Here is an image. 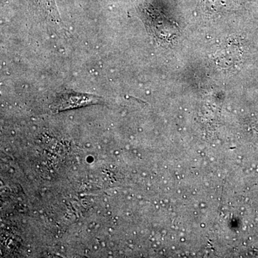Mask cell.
I'll return each instance as SVG.
<instances>
[{
    "label": "cell",
    "mask_w": 258,
    "mask_h": 258,
    "mask_svg": "<svg viewBox=\"0 0 258 258\" xmlns=\"http://www.w3.org/2000/svg\"><path fill=\"white\" fill-rule=\"evenodd\" d=\"M138 12L148 32L159 43L166 45L175 40L179 33L177 25L158 8L150 3H144L139 5Z\"/></svg>",
    "instance_id": "1"
},
{
    "label": "cell",
    "mask_w": 258,
    "mask_h": 258,
    "mask_svg": "<svg viewBox=\"0 0 258 258\" xmlns=\"http://www.w3.org/2000/svg\"><path fill=\"white\" fill-rule=\"evenodd\" d=\"M100 101L101 98L99 97L66 90L57 96L53 104V109L55 111H63L70 108L94 104L99 103Z\"/></svg>",
    "instance_id": "2"
},
{
    "label": "cell",
    "mask_w": 258,
    "mask_h": 258,
    "mask_svg": "<svg viewBox=\"0 0 258 258\" xmlns=\"http://www.w3.org/2000/svg\"><path fill=\"white\" fill-rule=\"evenodd\" d=\"M41 1L45 11L48 13V15H50V18H52L54 21L59 23V22H60V18H59L57 10H56L54 0H41Z\"/></svg>",
    "instance_id": "3"
}]
</instances>
